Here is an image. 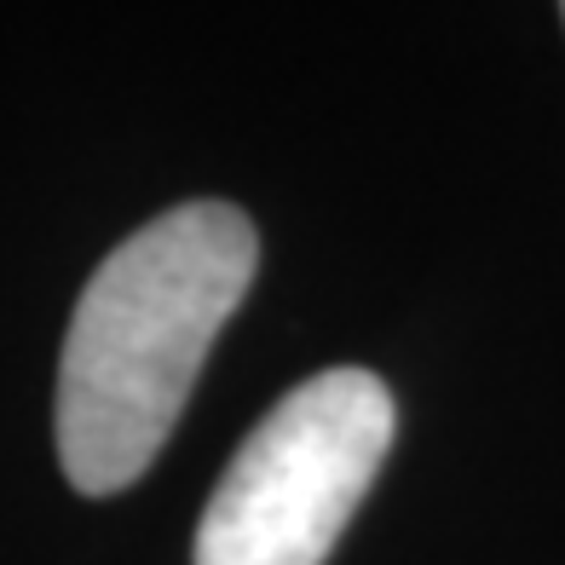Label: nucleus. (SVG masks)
Instances as JSON below:
<instances>
[{"label":"nucleus","instance_id":"obj_1","mask_svg":"<svg viewBox=\"0 0 565 565\" xmlns=\"http://www.w3.org/2000/svg\"><path fill=\"white\" fill-rule=\"evenodd\" d=\"M254 266L260 237L231 202L168 209L105 254L58 364V461L75 491L116 497L157 461Z\"/></svg>","mask_w":565,"mask_h":565},{"label":"nucleus","instance_id":"obj_2","mask_svg":"<svg viewBox=\"0 0 565 565\" xmlns=\"http://www.w3.org/2000/svg\"><path fill=\"white\" fill-rule=\"evenodd\" d=\"M398 409L370 370H323L243 439L196 531V565H323L393 450Z\"/></svg>","mask_w":565,"mask_h":565},{"label":"nucleus","instance_id":"obj_3","mask_svg":"<svg viewBox=\"0 0 565 565\" xmlns=\"http://www.w3.org/2000/svg\"><path fill=\"white\" fill-rule=\"evenodd\" d=\"M559 18H565V12H559Z\"/></svg>","mask_w":565,"mask_h":565}]
</instances>
